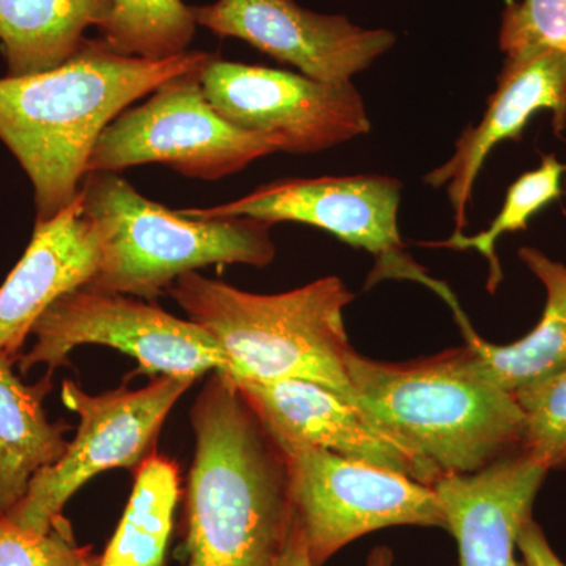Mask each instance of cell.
<instances>
[{"instance_id": "6da1fadb", "label": "cell", "mask_w": 566, "mask_h": 566, "mask_svg": "<svg viewBox=\"0 0 566 566\" xmlns=\"http://www.w3.org/2000/svg\"><path fill=\"white\" fill-rule=\"evenodd\" d=\"M212 59L211 52L186 51L150 61L118 54L96 39L57 69L0 77V140L31 178L36 222L76 199L96 142L123 111Z\"/></svg>"}, {"instance_id": "7a4b0ae2", "label": "cell", "mask_w": 566, "mask_h": 566, "mask_svg": "<svg viewBox=\"0 0 566 566\" xmlns=\"http://www.w3.org/2000/svg\"><path fill=\"white\" fill-rule=\"evenodd\" d=\"M186 566H274L294 513L289 464L232 376H212L191 409Z\"/></svg>"}, {"instance_id": "3957f363", "label": "cell", "mask_w": 566, "mask_h": 566, "mask_svg": "<svg viewBox=\"0 0 566 566\" xmlns=\"http://www.w3.org/2000/svg\"><path fill=\"white\" fill-rule=\"evenodd\" d=\"M346 368L357 408L441 479L474 474L523 450V409L471 345L405 364L352 349Z\"/></svg>"}, {"instance_id": "277c9868", "label": "cell", "mask_w": 566, "mask_h": 566, "mask_svg": "<svg viewBox=\"0 0 566 566\" xmlns=\"http://www.w3.org/2000/svg\"><path fill=\"white\" fill-rule=\"evenodd\" d=\"M170 296L191 322L214 337L229 360L223 374L249 381L300 379L354 403L344 312L354 294L329 275L279 294H255L192 271Z\"/></svg>"}, {"instance_id": "5b68a950", "label": "cell", "mask_w": 566, "mask_h": 566, "mask_svg": "<svg viewBox=\"0 0 566 566\" xmlns=\"http://www.w3.org/2000/svg\"><path fill=\"white\" fill-rule=\"evenodd\" d=\"M82 205L102 243L88 289L155 301L181 275L211 264L273 262L271 223L253 218L196 219L142 196L120 175L87 174Z\"/></svg>"}, {"instance_id": "8992f818", "label": "cell", "mask_w": 566, "mask_h": 566, "mask_svg": "<svg viewBox=\"0 0 566 566\" xmlns=\"http://www.w3.org/2000/svg\"><path fill=\"white\" fill-rule=\"evenodd\" d=\"M35 344L21 354V374L46 365L50 374L70 364L82 345H104L134 357L147 375L197 379L226 371V354L214 337L191 319L177 318L151 301L128 294L74 290L44 312L33 326Z\"/></svg>"}, {"instance_id": "52a82bcc", "label": "cell", "mask_w": 566, "mask_h": 566, "mask_svg": "<svg viewBox=\"0 0 566 566\" xmlns=\"http://www.w3.org/2000/svg\"><path fill=\"white\" fill-rule=\"evenodd\" d=\"M196 382L159 375L142 389L85 394L65 381L62 400L80 416L76 438L57 463L33 476L28 494L9 513L11 521L33 534H46L63 520V506L82 485L104 471L139 468L155 453L156 439L182 394Z\"/></svg>"}, {"instance_id": "ba28073f", "label": "cell", "mask_w": 566, "mask_h": 566, "mask_svg": "<svg viewBox=\"0 0 566 566\" xmlns=\"http://www.w3.org/2000/svg\"><path fill=\"white\" fill-rule=\"evenodd\" d=\"M203 70L167 81L147 102L123 111L96 142L87 174L164 164L185 177L219 180L275 153L270 142L237 128L211 106Z\"/></svg>"}, {"instance_id": "9c48e42d", "label": "cell", "mask_w": 566, "mask_h": 566, "mask_svg": "<svg viewBox=\"0 0 566 566\" xmlns=\"http://www.w3.org/2000/svg\"><path fill=\"white\" fill-rule=\"evenodd\" d=\"M282 452L289 464L294 520L303 528L315 566L381 528H449L433 486L318 447Z\"/></svg>"}, {"instance_id": "30bf717a", "label": "cell", "mask_w": 566, "mask_h": 566, "mask_svg": "<svg viewBox=\"0 0 566 566\" xmlns=\"http://www.w3.org/2000/svg\"><path fill=\"white\" fill-rule=\"evenodd\" d=\"M401 189L400 180L385 175L285 178L233 202L180 211L196 219L253 218L271 226L300 222L316 227L375 256L370 283L411 279L438 292L441 283L431 281L405 253L398 232Z\"/></svg>"}, {"instance_id": "8fae6325", "label": "cell", "mask_w": 566, "mask_h": 566, "mask_svg": "<svg viewBox=\"0 0 566 566\" xmlns=\"http://www.w3.org/2000/svg\"><path fill=\"white\" fill-rule=\"evenodd\" d=\"M208 102L227 122L270 142L275 151L316 153L370 133L363 95L353 82L222 61L202 73Z\"/></svg>"}, {"instance_id": "7c38bea8", "label": "cell", "mask_w": 566, "mask_h": 566, "mask_svg": "<svg viewBox=\"0 0 566 566\" xmlns=\"http://www.w3.org/2000/svg\"><path fill=\"white\" fill-rule=\"evenodd\" d=\"M197 25L256 50L323 82H352L395 44L385 29H364L338 14L305 10L294 0H218L193 7Z\"/></svg>"}, {"instance_id": "4fadbf2b", "label": "cell", "mask_w": 566, "mask_h": 566, "mask_svg": "<svg viewBox=\"0 0 566 566\" xmlns=\"http://www.w3.org/2000/svg\"><path fill=\"white\" fill-rule=\"evenodd\" d=\"M233 381L282 450L318 447L411 476L428 486L441 479L433 465L334 390L300 379Z\"/></svg>"}, {"instance_id": "5bb4252c", "label": "cell", "mask_w": 566, "mask_h": 566, "mask_svg": "<svg viewBox=\"0 0 566 566\" xmlns=\"http://www.w3.org/2000/svg\"><path fill=\"white\" fill-rule=\"evenodd\" d=\"M542 111L553 114L554 132L560 136L566 129V55L539 50L506 57L482 120L465 128L452 158L423 178L431 188H446L455 218L453 237L468 226L469 202L488 155L501 142L520 139Z\"/></svg>"}, {"instance_id": "9a60e30c", "label": "cell", "mask_w": 566, "mask_h": 566, "mask_svg": "<svg viewBox=\"0 0 566 566\" xmlns=\"http://www.w3.org/2000/svg\"><path fill=\"white\" fill-rule=\"evenodd\" d=\"M102 243L81 193L46 221H35L31 244L0 286V353L20 359L44 312L98 273Z\"/></svg>"}, {"instance_id": "2e32d148", "label": "cell", "mask_w": 566, "mask_h": 566, "mask_svg": "<svg viewBox=\"0 0 566 566\" xmlns=\"http://www.w3.org/2000/svg\"><path fill=\"white\" fill-rule=\"evenodd\" d=\"M547 469L524 450L474 474L446 475L433 490L455 536L458 566H526L516 560L520 528L532 509Z\"/></svg>"}, {"instance_id": "e0dca14e", "label": "cell", "mask_w": 566, "mask_h": 566, "mask_svg": "<svg viewBox=\"0 0 566 566\" xmlns=\"http://www.w3.org/2000/svg\"><path fill=\"white\" fill-rule=\"evenodd\" d=\"M14 363L0 353V515L20 504L33 476L57 463L70 442V424L50 422L43 408L51 374L28 386L14 375Z\"/></svg>"}, {"instance_id": "ac0fdd59", "label": "cell", "mask_w": 566, "mask_h": 566, "mask_svg": "<svg viewBox=\"0 0 566 566\" xmlns=\"http://www.w3.org/2000/svg\"><path fill=\"white\" fill-rule=\"evenodd\" d=\"M112 7V0H0L7 76H32L69 62L87 43V29L107 24Z\"/></svg>"}, {"instance_id": "d6986e66", "label": "cell", "mask_w": 566, "mask_h": 566, "mask_svg": "<svg viewBox=\"0 0 566 566\" xmlns=\"http://www.w3.org/2000/svg\"><path fill=\"white\" fill-rule=\"evenodd\" d=\"M520 259L546 289L545 312L527 337L506 346L488 344L455 307L468 345L479 354L488 375L512 394L566 370V266L534 248L521 249Z\"/></svg>"}, {"instance_id": "ffe728a7", "label": "cell", "mask_w": 566, "mask_h": 566, "mask_svg": "<svg viewBox=\"0 0 566 566\" xmlns=\"http://www.w3.org/2000/svg\"><path fill=\"white\" fill-rule=\"evenodd\" d=\"M178 494L174 461L156 453L142 461L117 532L96 566H163Z\"/></svg>"}, {"instance_id": "44dd1931", "label": "cell", "mask_w": 566, "mask_h": 566, "mask_svg": "<svg viewBox=\"0 0 566 566\" xmlns=\"http://www.w3.org/2000/svg\"><path fill=\"white\" fill-rule=\"evenodd\" d=\"M102 40L112 51L163 61L189 51L197 22L182 0H112Z\"/></svg>"}, {"instance_id": "7402d4cb", "label": "cell", "mask_w": 566, "mask_h": 566, "mask_svg": "<svg viewBox=\"0 0 566 566\" xmlns=\"http://www.w3.org/2000/svg\"><path fill=\"white\" fill-rule=\"evenodd\" d=\"M566 172L565 164L558 161L556 155L545 156L538 169L521 175L520 178L506 191L504 207L491 222L490 229L475 237H450L442 243H431L439 248L474 249L482 253L490 262V290H494L501 282L502 273L495 256V243L505 233L520 232L527 229L532 218L546 208L547 205L556 202L562 193V178Z\"/></svg>"}, {"instance_id": "603a6c76", "label": "cell", "mask_w": 566, "mask_h": 566, "mask_svg": "<svg viewBox=\"0 0 566 566\" xmlns=\"http://www.w3.org/2000/svg\"><path fill=\"white\" fill-rule=\"evenodd\" d=\"M523 409V450L551 471L566 464V370L515 392Z\"/></svg>"}, {"instance_id": "cb8c5ba5", "label": "cell", "mask_w": 566, "mask_h": 566, "mask_svg": "<svg viewBox=\"0 0 566 566\" xmlns=\"http://www.w3.org/2000/svg\"><path fill=\"white\" fill-rule=\"evenodd\" d=\"M499 44L505 57L539 50L566 55V0H509Z\"/></svg>"}, {"instance_id": "d4e9b609", "label": "cell", "mask_w": 566, "mask_h": 566, "mask_svg": "<svg viewBox=\"0 0 566 566\" xmlns=\"http://www.w3.org/2000/svg\"><path fill=\"white\" fill-rule=\"evenodd\" d=\"M88 547L74 542L65 520L46 534H33L0 515V566H96Z\"/></svg>"}, {"instance_id": "484cf974", "label": "cell", "mask_w": 566, "mask_h": 566, "mask_svg": "<svg viewBox=\"0 0 566 566\" xmlns=\"http://www.w3.org/2000/svg\"><path fill=\"white\" fill-rule=\"evenodd\" d=\"M516 546L526 566H566L554 553L543 528L532 517L521 526Z\"/></svg>"}, {"instance_id": "4316f807", "label": "cell", "mask_w": 566, "mask_h": 566, "mask_svg": "<svg viewBox=\"0 0 566 566\" xmlns=\"http://www.w3.org/2000/svg\"><path fill=\"white\" fill-rule=\"evenodd\" d=\"M274 566H315L308 553L307 539L303 528L293 520L292 531L283 545L281 553L275 558Z\"/></svg>"}, {"instance_id": "83f0119b", "label": "cell", "mask_w": 566, "mask_h": 566, "mask_svg": "<svg viewBox=\"0 0 566 566\" xmlns=\"http://www.w3.org/2000/svg\"><path fill=\"white\" fill-rule=\"evenodd\" d=\"M367 566H394V554L389 547L379 546L371 551Z\"/></svg>"}]
</instances>
